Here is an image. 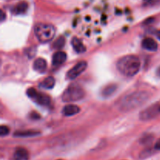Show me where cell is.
Listing matches in <instances>:
<instances>
[{"mask_svg":"<svg viewBox=\"0 0 160 160\" xmlns=\"http://www.w3.org/2000/svg\"><path fill=\"white\" fill-rule=\"evenodd\" d=\"M119 71L126 77H133L140 70L141 62L134 55H128L120 58L117 63Z\"/></svg>","mask_w":160,"mask_h":160,"instance_id":"cell-1","label":"cell"},{"mask_svg":"<svg viewBox=\"0 0 160 160\" xmlns=\"http://www.w3.org/2000/svg\"><path fill=\"white\" fill-rule=\"evenodd\" d=\"M149 94L146 92H134L125 96L120 103V109L124 112L132 110L142 106L148 100Z\"/></svg>","mask_w":160,"mask_h":160,"instance_id":"cell-2","label":"cell"},{"mask_svg":"<svg viewBox=\"0 0 160 160\" xmlns=\"http://www.w3.org/2000/svg\"><path fill=\"white\" fill-rule=\"evenodd\" d=\"M34 34L39 42L46 43L52 40L56 34V28L50 23H38L34 27Z\"/></svg>","mask_w":160,"mask_h":160,"instance_id":"cell-3","label":"cell"},{"mask_svg":"<svg viewBox=\"0 0 160 160\" xmlns=\"http://www.w3.org/2000/svg\"><path fill=\"white\" fill-rule=\"evenodd\" d=\"M84 95L85 92L81 86L78 84H71L64 91L62 99L65 102H71L82 99Z\"/></svg>","mask_w":160,"mask_h":160,"instance_id":"cell-4","label":"cell"},{"mask_svg":"<svg viewBox=\"0 0 160 160\" xmlns=\"http://www.w3.org/2000/svg\"><path fill=\"white\" fill-rule=\"evenodd\" d=\"M140 119L143 121L153 120L160 117V102L154 103L140 112Z\"/></svg>","mask_w":160,"mask_h":160,"instance_id":"cell-5","label":"cell"},{"mask_svg":"<svg viewBox=\"0 0 160 160\" xmlns=\"http://www.w3.org/2000/svg\"><path fill=\"white\" fill-rule=\"evenodd\" d=\"M27 95L29 98L41 106H48L51 102V98L48 95L37 92L34 88H28L27 91Z\"/></svg>","mask_w":160,"mask_h":160,"instance_id":"cell-6","label":"cell"},{"mask_svg":"<svg viewBox=\"0 0 160 160\" xmlns=\"http://www.w3.org/2000/svg\"><path fill=\"white\" fill-rule=\"evenodd\" d=\"M88 67V63L85 61H81L78 62L72 69H70L67 73V78L69 80L76 79L78 77H79L84 70H86Z\"/></svg>","mask_w":160,"mask_h":160,"instance_id":"cell-7","label":"cell"},{"mask_svg":"<svg viewBox=\"0 0 160 160\" xmlns=\"http://www.w3.org/2000/svg\"><path fill=\"white\" fill-rule=\"evenodd\" d=\"M80 112V107L77 105L68 104L66 105L62 109V113L66 117H71V116L76 115Z\"/></svg>","mask_w":160,"mask_h":160,"instance_id":"cell-8","label":"cell"},{"mask_svg":"<svg viewBox=\"0 0 160 160\" xmlns=\"http://www.w3.org/2000/svg\"><path fill=\"white\" fill-rule=\"evenodd\" d=\"M67 54L64 52H56L52 56V64L53 66H56V67H58V66L62 65L63 62H65V61L67 60Z\"/></svg>","mask_w":160,"mask_h":160,"instance_id":"cell-9","label":"cell"},{"mask_svg":"<svg viewBox=\"0 0 160 160\" xmlns=\"http://www.w3.org/2000/svg\"><path fill=\"white\" fill-rule=\"evenodd\" d=\"M29 153L23 148H17L12 156V160H28Z\"/></svg>","mask_w":160,"mask_h":160,"instance_id":"cell-10","label":"cell"},{"mask_svg":"<svg viewBox=\"0 0 160 160\" xmlns=\"http://www.w3.org/2000/svg\"><path fill=\"white\" fill-rule=\"evenodd\" d=\"M142 47L145 49L148 50V51L155 52L158 48V44L156 41L152 38H146L142 42Z\"/></svg>","mask_w":160,"mask_h":160,"instance_id":"cell-11","label":"cell"},{"mask_svg":"<svg viewBox=\"0 0 160 160\" xmlns=\"http://www.w3.org/2000/svg\"><path fill=\"white\" fill-rule=\"evenodd\" d=\"M28 9V4L27 2L22 1L20 2L17 3L13 8H12V13L15 15H21L24 14Z\"/></svg>","mask_w":160,"mask_h":160,"instance_id":"cell-12","label":"cell"},{"mask_svg":"<svg viewBox=\"0 0 160 160\" xmlns=\"http://www.w3.org/2000/svg\"><path fill=\"white\" fill-rule=\"evenodd\" d=\"M33 67H34V70L35 71L38 72V73H43L47 68L46 60L42 59V58H38L34 62Z\"/></svg>","mask_w":160,"mask_h":160,"instance_id":"cell-13","label":"cell"},{"mask_svg":"<svg viewBox=\"0 0 160 160\" xmlns=\"http://www.w3.org/2000/svg\"><path fill=\"white\" fill-rule=\"evenodd\" d=\"M72 46H73V49L77 52L78 53H83L86 51L85 45L83 44L81 40L78 38L74 37L71 41Z\"/></svg>","mask_w":160,"mask_h":160,"instance_id":"cell-14","label":"cell"},{"mask_svg":"<svg viewBox=\"0 0 160 160\" xmlns=\"http://www.w3.org/2000/svg\"><path fill=\"white\" fill-rule=\"evenodd\" d=\"M40 134V132L37 131H30V130H26V131H17L14 132V137L19 138H29V137H35Z\"/></svg>","mask_w":160,"mask_h":160,"instance_id":"cell-15","label":"cell"},{"mask_svg":"<svg viewBox=\"0 0 160 160\" xmlns=\"http://www.w3.org/2000/svg\"><path fill=\"white\" fill-rule=\"evenodd\" d=\"M117 85L115 84H110L106 85L104 88L102 90V95L105 98H107V97L111 96L114 92L117 91Z\"/></svg>","mask_w":160,"mask_h":160,"instance_id":"cell-16","label":"cell"},{"mask_svg":"<svg viewBox=\"0 0 160 160\" xmlns=\"http://www.w3.org/2000/svg\"><path fill=\"white\" fill-rule=\"evenodd\" d=\"M55 83H56V81H55L54 78L52 77H48V78H45L43 81L40 84L41 87L44 88L45 89H51L54 87Z\"/></svg>","mask_w":160,"mask_h":160,"instance_id":"cell-17","label":"cell"},{"mask_svg":"<svg viewBox=\"0 0 160 160\" xmlns=\"http://www.w3.org/2000/svg\"><path fill=\"white\" fill-rule=\"evenodd\" d=\"M65 38L62 37V36H60V37L58 38L56 40V42L53 43V48H56V49H61V48L65 45Z\"/></svg>","mask_w":160,"mask_h":160,"instance_id":"cell-18","label":"cell"},{"mask_svg":"<svg viewBox=\"0 0 160 160\" xmlns=\"http://www.w3.org/2000/svg\"><path fill=\"white\" fill-rule=\"evenodd\" d=\"M9 133V128H8V127L4 126V125L1 126V128H0V135H1L2 137H4V136L7 135Z\"/></svg>","mask_w":160,"mask_h":160,"instance_id":"cell-19","label":"cell"},{"mask_svg":"<svg viewBox=\"0 0 160 160\" xmlns=\"http://www.w3.org/2000/svg\"><path fill=\"white\" fill-rule=\"evenodd\" d=\"M30 117H31V118L33 119V120H38V119L40 118V115L35 112H31V115H30Z\"/></svg>","mask_w":160,"mask_h":160,"instance_id":"cell-20","label":"cell"},{"mask_svg":"<svg viewBox=\"0 0 160 160\" xmlns=\"http://www.w3.org/2000/svg\"><path fill=\"white\" fill-rule=\"evenodd\" d=\"M155 148H156V150H160V138L157 141V142H156V145H155Z\"/></svg>","mask_w":160,"mask_h":160,"instance_id":"cell-21","label":"cell"},{"mask_svg":"<svg viewBox=\"0 0 160 160\" xmlns=\"http://www.w3.org/2000/svg\"><path fill=\"white\" fill-rule=\"evenodd\" d=\"M5 18H6V16H5V12H3V11H2V18H1L2 21H3V20H5Z\"/></svg>","mask_w":160,"mask_h":160,"instance_id":"cell-22","label":"cell"},{"mask_svg":"<svg viewBox=\"0 0 160 160\" xmlns=\"http://www.w3.org/2000/svg\"><path fill=\"white\" fill-rule=\"evenodd\" d=\"M157 37H158V38H159L160 40V31H159L157 32Z\"/></svg>","mask_w":160,"mask_h":160,"instance_id":"cell-23","label":"cell"},{"mask_svg":"<svg viewBox=\"0 0 160 160\" xmlns=\"http://www.w3.org/2000/svg\"><path fill=\"white\" fill-rule=\"evenodd\" d=\"M157 73H158V75H159V76L160 77V67L159 69H158V71H157Z\"/></svg>","mask_w":160,"mask_h":160,"instance_id":"cell-24","label":"cell"},{"mask_svg":"<svg viewBox=\"0 0 160 160\" xmlns=\"http://www.w3.org/2000/svg\"><path fill=\"white\" fill-rule=\"evenodd\" d=\"M145 2H151L152 0H144Z\"/></svg>","mask_w":160,"mask_h":160,"instance_id":"cell-25","label":"cell"},{"mask_svg":"<svg viewBox=\"0 0 160 160\" xmlns=\"http://www.w3.org/2000/svg\"><path fill=\"white\" fill-rule=\"evenodd\" d=\"M59 160H62V159H59Z\"/></svg>","mask_w":160,"mask_h":160,"instance_id":"cell-26","label":"cell"}]
</instances>
